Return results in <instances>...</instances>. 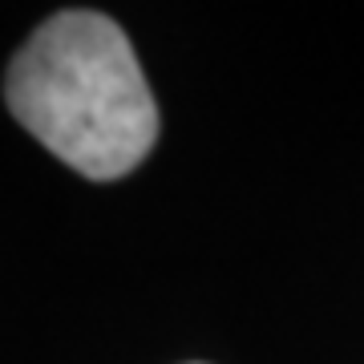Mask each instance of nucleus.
Listing matches in <instances>:
<instances>
[{"instance_id":"f257e3e1","label":"nucleus","mask_w":364,"mask_h":364,"mask_svg":"<svg viewBox=\"0 0 364 364\" xmlns=\"http://www.w3.org/2000/svg\"><path fill=\"white\" fill-rule=\"evenodd\" d=\"M9 114L90 182L126 178L158 142V105L117 21L90 9L49 16L4 73Z\"/></svg>"}]
</instances>
